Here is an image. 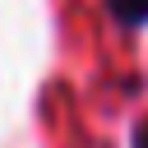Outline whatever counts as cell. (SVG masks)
Listing matches in <instances>:
<instances>
[{
  "instance_id": "6da1fadb",
  "label": "cell",
  "mask_w": 148,
  "mask_h": 148,
  "mask_svg": "<svg viewBox=\"0 0 148 148\" xmlns=\"http://www.w3.org/2000/svg\"><path fill=\"white\" fill-rule=\"evenodd\" d=\"M111 14L125 28H139V23H148V0H111Z\"/></svg>"
},
{
  "instance_id": "7a4b0ae2",
  "label": "cell",
  "mask_w": 148,
  "mask_h": 148,
  "mask_svg": "<svg viewBox=\"0 0 148 148\" xmlns=\"http://www.w3.org/2000/svg\"><path fill=\"white\" fill-rule=\"evenodd\" d=\"M134 148H148V120L134 125Z\"/></svg>"
}]
</instances>
